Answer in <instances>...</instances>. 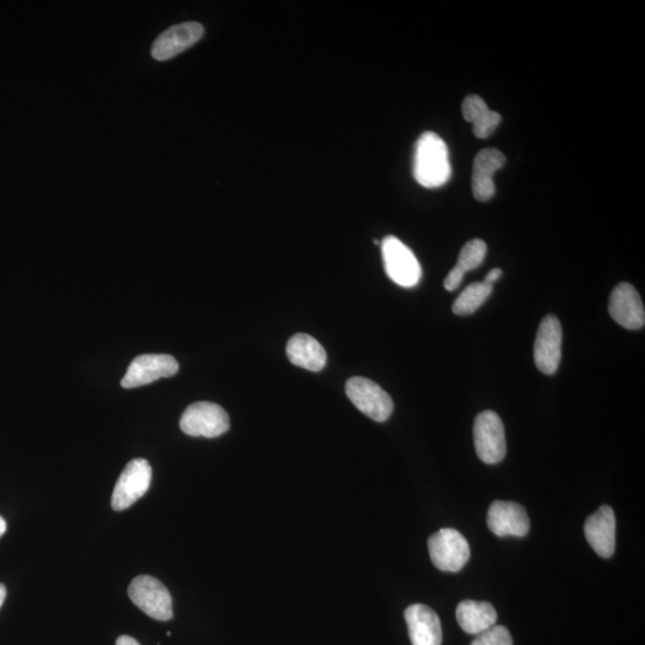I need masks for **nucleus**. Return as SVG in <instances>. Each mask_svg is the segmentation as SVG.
Here are the masks:
<instances>
[{
    "instance_id": "obj_17",
    "label": "nucleus",
    "mask_w": 645,
    "mask_h": 645,
    "mask_svg": "<svg viewBox=\"0 0 645 645\" xmlns=\"http://www.w3.org/2000/svg\"><path fill=\"white\" fill-rule=\"evenodd\" d=\"M286 352L293 365L307 371L319 372L327 365V352L322 344L307 334L291 337Z\"/></svg>"
},
{
    "instance_id": "obj_25",
    "label": "nucleus",
    "mask_w": 645,
    "mask_h": 645,
    "mask_svg": "<svg viewBox=\"0 0 645 645\" xmlns=\"http://www.w3.org/2000/svg\"><path fill=\"white\" fill-rule=\"evenodd\" d=\"M116 645H140V643L137 640H134L133 637L121 636L118 638V641H116Z\"/></svg>"
},
{
    "instance_id": "obj_22",
    "label": "nucleus",
    "mask_w": 645,
    "mask_h": 645,
    "mask_svg": "<svg viewBox=\"0 0 645 645\" xmlns=\"http://www.w3.org/2000/svg\"><path fill=\"white\" fill-rule=\"evenodd\" d=\"M471 645H513V637L505 626L494 625L479 634Z\"/></svg>"
},
{
    "instance_id": "obj_26",
    "label": "nucleus",
    "mask_w": 645,
    "mask_h": 645,
    "mask_svg": "<svg viewBox=\"0 0 645 645\" xmlns=\"http://www.w3.org/2000/svg\"><path fill=\"white\" fill-rule=\"evenodd\" d=\"M6 598V588L3 583H0V607L3 606Z\"/></svg>"
},
{
    "instance_id": "obj_20",
    "label": "nucleus",
    "mask_w": 645,
    "mask_h": 645,
    "mask_svg": "<svg viewBox=\"0 0 645 645\" xmlns=\"http://www.w3.org/2000/svg\"><path fill=\"white\" fill-rule=\"evenodd\" d=\"M493 292V285L487 282H473L465 288L462 294L454 301L453 312L457 316H469L476 312L481 307L485 300L490 297Z\"/></svg>"
},
{
    "instance_id": "obj_2",
    "label": "nucleus",
    "mask_w": 645,
    "mask_h": 645,
    "mask_svg": "<svg viewBox=\"0 0 645 645\" xmlns=\"http://www.w3.org/2000/svg\"><path fill=\"white\" fill-rule=\"evenodd\" d=\"M430 559L445 573H458L469 562L471 551L468 540L453 528H442L428 540Z\"/></svg>"
},
{
    "instance_id": "obj_24",
    "label": "nucleus",
    "mask_w": 645,
    "mask_h": 645,
    "mask_svg": "<svg viewBox=\"0 0 645 645\" xmlns=\"http://www.w3.org/2000/svg\"><path fill=\"white\" fill-rule=\"evenodd\" d=\"M502 276V270L500 268H495L493 270H490L487 276H485L484 282H487L489 285L495 284L497 280H499Z\"/></svg>"
},
{
    "instance_id": "obj_19",
    "label": "nucleus",
    "mask_w": 645,
    "mask_h": 645,
    "mask_svg": "<svg viewBox=\"0 0 645 645\" xmlns=\"http://www.w3.org/2000/svg\"><path fill=\"white\" fill-rule=\"evenodd\" d=\"M464 119L473 125V134L478 139H487L501 124V115L493 112L482 97L471 95L462 104Z\"/></svg>"
},
{
    "instance_id": "obj_6",
    "label": "nucleus",
    "mask_w": 645,
    "mask_h": 645,
    "mask_svg": "<svg viewBox=\"0 0 645 645\" xmlns=\"http://www.w3.org/2000/svg\"><path fill=\"white\" fill-rule=\"evenodd\" d=\"M180 427L189 436H204L213 439L230 429V417L220 405L211 402H198L184 411Z\"/></svg>"
},
{
    "instance_id": "obj_18",
    "label": "nucleus",
    "mask_w": 645,
    "mask_h": 645,
    "mask_svg": "<svg viewBox=\"0 0 645 645\" xmlns=\"http://www.w3.org/2000/svg\"><path fill=\"white\" fill-rule=\"evenodd\" d=\"M457 620L466 634L479 635L496 625L497 612L489 602L464 600L457 607Z\"/></svg>"
},
{
    "instance_id": "obj_23",
    "label": "nucleus",
    "mask_w": 645,
    "mask_h": 645,
    "mask_svg": "<svg viewBox=\"0 0 645 645\" xmlns=\"http://www.w3.org/2000/svg\"><path fill=\"white\" fill-rule=\"evenodd\" d=\"M465 273L462 269L457 266L454 267L450 273L447 274L444 281L445 290L448 292H453L458 290L459 286L462 285Z\"/></svg>"
},
{
    "instance_id": "obj_9",
    "label": "nucleus",
    "mask_w": 645,
    "mask_h": 645,
    "mask_svg": "<svg viewBox=\"0 0 645 645\" xmlns=\"http://www.w3.org/2000/svg\"><path fill=\"white\" fill-rule=\"evenodd\" d=\"M562 325L554 315L546 316L539 325L534 342V362L544 374H555L562 359Z\"/></svg>"
},
{
    "instance_id": "obj_7",
    "label": "nucleus",
    "mask_w": 645,
    "mask_h": 645,
    "mask_svg": "<svg viewBox=\"0 0 645 645\" xmlns=\"http://www.w3.org/2000/svg\"><path fill=\"white\" fill-rule=\"evenodd\" d=\"M346 392L350 402L373 421L385 422L393 413V402L389 393L371 379H349Z\"/></svg>"
},
{
    "instance_id": "obj_21",
    "label": "nucleus",
    "mask_w": 645,
    "mask_h": 645,
    "mask_svg": "<svg viewBox=\"0 0 645 645\" xmlns=\"http://www.w3.org/2000/svg\"><path fill=\"white\" fill-rule=\"evenodd\" d=\"M485 255H487V244L482 239H472L460 251L457 267L462 269L464 273L471 272L481 266Z\"/></svg>"
},
{
    "instance_id": "obj_5",
    "label": "nucleus",
    "mask_w": 645,
    "mask_h": 645,
    "mask_svg": "<svg viewBox=\"0 0 645 645\" xmlns=\"http://www.w3.org/2000/svg\"><path fill=\"white\" fill-rule=\"evenodd\" d=\"M385 272L396 285L411 288L419 284L422 269L413 251L395 236H387L382 242Z\"/></svg>"
},
{
    "instance_id": "obj_12",
    "label": "nucleus",
    "mask_w": 645,
    "mask_h": 645,
    "mask_svg": "<svg viewBox=\"0 0 645 645\" xmlns=\"http://www.w3.org/2000/svg\"><path fill=\"white\" fill-rule=\"evenodd\" d=\"M205 34V28L198 22L176 24L165 30L153 42L151 48L152 58L158 61H167L176 55L187 51L198 43Z\"/></svg>"
},
{
    "instance_id": "obj_3",
    "label": "nucleus",
    "mask_w": 645,
    "mask_h": 645,
    "mask_svg": "<svg viewBox=\"0 0 645 645\" xmlns=\"http://www.w3.org/2000/svg\"><path fill=\"white\" fill-rule=\"evenodd\" d=\"M476 453L483 463L494 465L506 457L505 426L495 411L487 410L476 417L473 425Z\"/></svg>"
},
{
    "instance_id": "obj_8",
    "label": "nucleus",
    "mask_w": 645,
    "mask_h": 645,
    "mask_svg": "<svg viewBox=\"0 0 645 645\" xmlns=\"http://www.w3.org/2000/svg\"><path fill=\"white\" fill-rule=\"evenodd\" d=\"M152 478L151 465L143 458L133 459L122 471L112 497L114 511L121 512L134 505L147 490Z\"/></svg>"
},
{
    "instance_id": "obj_1",
    "label": "nucleus",
    "mask_w": 645,
    "mask_h": 645,
    "mask_svg": "<svg viewBox=\"0 0 645 645\" xmlns=\"http://www.w3.org/2000/svg\"><path fill=\"white\" fill-rule=\"evenodd\" d=\"M413 171L417 183L425 188H439L450 180V153L438 134L426 132L417 140Z\"/></svg>"
},
{
    "instance_id": "obj_13",
    "label": "nucleus",
    "mask_w": 645,
    "mask_h": 645,
    "mask_svg": "<svg viewBox=\"0 0 645 645\" xmlns=\"http://www.w3.org/2000/svg\"><path fill=\"white\" fill-rule=\"evenodd\" d=\"M610 316L628 330L642 329L645 324L644 305L636 288L622 282L614 288L608 304Z\"/></svg>"
},
{
    "instance_id": "obj_15",
    "label": "nucleus",
    "mask_w": 645,
    "mask_h": 645,
    "mask_svg": "<svg viewBox=\"0 0 645 645\" xmlns=\"http://www.w3.org/2000/svg\"><path fill=\"white\" fill-rule=\"evenodd\" d=\"M506 157L496 149H484L473 162L472 192L478 201H488L495 195L494 174L505 167Z\"/></svg>"
},
{
    "instance_id": "obj_27",
    "label": "nucleus",
    "mask_w": 645,
    "mask_h": 645,
    "mask_svg": "<svg viewBox=\"0 0 645 645\" xmlns=\"http://www.w3.org/2000/svg\"><path fill=\"white\" fill-rule=\"evenodd\" d=\"M6 532V521L0 516V538L4 536Z\"/></svg>"
},
{
    "instance_id": "obj_14",
    "label": "nucleus",
    "mask_w": 645,
    "mask_h": 645,
    "mask_svg": "<svg viewBox=\"0 0 645 645\" xmlns=\"http://www.w3.org/2000/svg\"><path fill=\"white\" fill-rule=\"evenodd\" d=\"M616 525V515L610 506H601L586 521L587 542L602 558H610L616 551Z\"/></svg>"
},
{
    "instance_id": "obj_10",
    "label": "nucleus",
    "mask_w": 645,
    "mask_h": 645,
    "mask_svg": "<svg viewBox=\"0 0 645 645\" xmlns=\"http://www.w3.org/2000/svg\"><path fill=\"white\" fill-rule=\"evenodd\" d=\"M178 368L177 360L169 354L140 355L129 365L121 385L125 389H133L151 384L158 379L175 376Z\"/></svg>"
},
{
    "instance_id": "obj_16",
    "label": "nucleus",
    "mask_w": 645,
    "mask_h": 645,
    "mask_svg": "<svg viewBox=\"0 0 645 645\" xmlns=\"http://www.w3.org/2000/svg\"><path fill=\"white\" fill-rule=\"evenodd\" d=\"M404 617L413 645H441L440 618L432 608L422 604L411 605L405 610Z\"/></svg>"
},
{
    "instance_id": "obj_4",
    "label": "nucleus",
    "mask_w": 645,
    "mask_h": 645,
    "mask_svg": "<svg viewBox=\"0 0 645 645\" xmlns=\"http://www.w3.org/2000/svg\"><path fill=\"white\" fill-rule=\"evenodd\" d=\"M128 597L147 616L159 622H168L174 617L170 592L155 577L149 575L135 577L129 585Z\"/></svg>"
},
{
    "instance_id": "obj_11",
    "label": "nucleus",
    "mask_w": 645,
    "mask_h": 645,
    "mask_svg": "<svg viewBox=\"0 0 645 645\" xmlns=\"http://www.w3.org/2000/svg\"><path fill=\"white\" fill-rule=\"evenodd\" d=\"M487 522L489 530L500 538L526 537L531 528L526 509L511 501L491 503Z\"/></svg>"
}]
</instances>
